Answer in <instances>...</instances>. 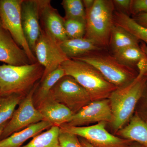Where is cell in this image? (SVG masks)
Returning <instances> with one entry per match:
<instances>
[{"label": "cell", "mask_w": 147, "mask_h": 147, "mask_svg": "<svg viewBox=\"0 0 147 147\" xmlns=\"http://www.w3.org/2000/svg\"><path fill=\"white\" fill-rule=\"evenodd\" d=\"M49 95L74 114L92 101L88 92L73 77L66 75L59 80Z\"/></svg>", "instance_id": "7"}, {"label": "cell", "mask_w": 147, "mask_h": 147, "mask_svg": "<svg viewBox=\"0 0 147 147\" xmlns=\"http://www.w3.org/2000/svg\"><path fill=\"white\" fill-rule=\"evenodd\" d=\"M112 120L110 100L107 98L90 102L74 114L67 124L71 126H82L100 122L111 123Z\"/></svg>", "instance_id": "11"}, {"label": "cell", "mask_w": 147, "mask_h": 147, "mask_svg": "<svg viewBox=\"0 0 147 147\" xmlns=\"http://www.w3.org/2000/svg\"><path fill=\"white\" fill-rule=\"evenodd\" d=\"M147 76H137L131 83L117 88L109 99L112 113L111 123L117 132L131 119L136 105L144 91Z\"/></svg>", "instance_id": "1"}, {"label": "cell", "mask_w": 147, "mask_h": 147, "mask_svg": "<svg viewBox=\"0 0 147 147\" xmlns=\"http://www.w3.org/2000/svg\"><path fill=\"white\" fill-rule=\"evenodd\" d=\"M34 54L37 61L44 69L40 82L69 59L61 48L59 42L42 30L35 47Z\"/></svg>", "instance_id": "10"}, {"label": "cell", "mask_w": 147, "mask_h": 147, "mask_svg": "<svg viewBox=\"0 0 147 147\" xmlns=\"http://www.w3.org/2000/svg\"><path fill=\"white\" fill-rule=\"evenodd\" d=\"M0 62L15 66L32 63L25 50L3 28L0 30Z\"/></svg>", "instance_id": "14"}, {"label": "cell", "mask_w": 147, "mask_h": 147, "mask_svg": "<svg viewBox=\"0 0 147 147\" xmlns=\"http://www.w3.org/2000/svg\"><path fill=\"white\" fill-rule=\"evenodd\" d=\"M25 96L18 94L0 95V125L10 119L16 107Z\"/></svg>", "instance_id": "23"}, {"label": "cell", "mask_w": 147, "mask_h": 147, "mask_svg": "<svg viewBox=\"0 0 147 147\" xmlns=\"http://www.w3.org/2000/svg\"><path fill=\"white\" fill-rule=\"evenodd\" d=\"M139 70V74L137 76L141 77L147 75V56L145 55L144 57L142 58L138 62L137 65Z\"/></svg>", "instance_id": "30"}, {"label": "cell", "mask_w": 147, "mask_h": 147, "mask_svg": "<svg viewBox=\"0 0 147 147\" xmlns=\"http://www.w3.org/2000/svg\"><path fill=\"white\" fill-rule=\"evenodd\" d=\"M3 28L2 24L1 21V19H0V30Z\"/></svg>", "instance_id": "36"}, {"label": "cell", "mask_w": 147, "mask_h": 147, "mask_svg": "<svg viewBox=\"0 0 147 147\" xmlns=\"http://www.w3.org/2000/svg\"><path fill=\"white\" fill-rule=\"evenodd\" d=\"M23 0H0V19L3 28L9 33L18 45L25 50L32 63L37 62L24 35L21 19Z\"/></svg>", "instance_id": "6"}, {"label": "cell", "mask_w": 147, "mask_h": 147, "mask_svg": "<svg viewBox=\"0 0 147 147\" xmlns=\"http://www.w3.org/2000/svg\"><path fill=\"white\" fill-rule=\"evenodd\" d=\"M65 75L63 68L60 66L39 82L34 94L33 99L35 106L36 105L37 107L40 102L45 100L49 95L55 84Z\"/></svg>", "instance_id": "19"}, {"label": "cell", "mask_w": 147, "mask_h": 147, "mask_svg": "<svg viewBox=\"0 0 147 147\" xmlns=\"http://www.w3.org/2000/svg\"><path fill=\"white\" fill-rule=\"evenodd\" d=\"M83 3L86 11H88L93 5L94 0H84Z\"/></svg>", "instance_id": "32"}, {"label": "cell", "mask_w": 147, "mask_h": 147, "mask_svg": "<svg viewBox=\"0 0 147 147\" xmlns=\"http://www.w3.org/2000/svg\"><path fill=\"white\" fill-rule=\"evenodd\" d=\"M86 21L75 19H65L64 27L68 39L84 37L86 32Z\"/></svg>", "instance_id": "26"}, {"label": "cell", "mask_w": 147, "mask_h": 147, "mask_svg": "<svg viewBox=\"0 0 147 147\" xmlns=\"http://www.w3.org/2000/svg\"><path fill=\"white\" fill-rule=\"evenodd\" d=\"M39 84V82L37 83L21 100L10 120L5 126L0 139H5L13 133L44 120L34 102V94Z\"/></svg>", "instance_id": "9"}, {"label": "cell", "mask_w": 147, "mask_h": 147, "mask_svg": "<svg viewBox=\"0 0 147 147\" xmlns=\"http://www.w3.org/2000/svg\"><path fill=\"white\" fill-rule=\"evenodd\" d=\"M132 18L140 26L147 28V13H139L132 16Z\"/></svg>", "instance_id": "31"}, {"label": "cell", "mask_w": 147, "mask_h": 147, "mask_svg": "<svg viewBox=\"0 0 147 147\" xmlns=\"http://www.w3.org/2000/svg\"><path fill=\"white\" fill-rule=\"evenodd\" d=\"M39 18L42 30L58 42L68 39L64 27V18L51 5L50 0H38Z\"/></svg>", "instance_id": "13"}, {"label": "cell", "mask_w": 147, "mask_h": 147, "mask_svg": "<svg viewBox=\"0 0 147 147\" xmlns=\"http://www.w3.org/2000/svg\"><path fill=\"white\" fill-rule=\"evenodd\" d=\"M65 11V19L86 21V14L82 0H63L61 3Z\"/></svg>", "instance_id": "25"}, {"label": "cell", "mask_w": 147, "mask_h": 147, "mask_svg": "<svg viewBox=\"0 0 147 147\" xmlns=\"http://www.w3.org/2000/svg\"><path fill=\"white\" fill-rule=\"evenodd\" d=\"M147 13V0H131L130 13L132 16Z\"/></svg>", "instance_id": "28"}, {"label": "cell", "mask_w": 147, "mask_h": 147, "mask_svg": "<svg viewBox=\"0 0 147 147\" xmlns=\"http://www.w3.org/2000/svg\"><path fill=\"white\" fill-rule=\"evenodd\" d=\"M115 10L129 16L131 0H112Z\"/></svg>", "instance_id": "29"}, {"label": "cell", "mask_w": 147, "mask_h": 147, "mask_svg": "<svg viewBox=\"0 0 147 147\" xmlns=\"http://www.w3.org/2000/svg\"><path fill=\"white\" fill-rule=\"evenodd\" d=\"M53 125L46 121H42L17 131L7 138L0 141V147H21L30 138L38 135L41 131L48 129Z\"/></svg>", "instance_id": "17"}, {"label": "cell", "mask_w": 147, "mask_h": 147, "mask_svg": "<svg viewBox=\"0 0 147 147\" xmlns=\"http://www.w3.org/2000/svg\"><path fill=\"white\" fill-rule=\"evenodd\" d=\"M141 49L143 52L144 53L145 55H146L147 56V46L144 43H142V45H141Z\"/></svg>", "instance_id": "34"}, {"label": "cell", "mask_w": 147, "mask_h": 147, "mask_svg": "<svg viewBox=\"0 0 147 147\" xmlns=\"http://www.w3.org/2000/svg\"><path fill=\"white\" fill-rule=\"evenodd\" d=\"M6 123H6L0 125V137H1V135L3 130L4 128L5 127V126Z\"/></svg>", "instance_id": "35"}, {"label": "cell", "mask_w": 147, "mask_h": 147, "mask_svg": "<svg viewBox=\"0 0 147 147\" xmlns=\"http://www.w3.org/2000/svg\"><path fill=\"white\" fill-rule=\"evenodd\" d=\"M59 142L61 147H84L76 135L61 129Z\"/></svg>", "instance_id": "27"}, {"label": "cell", "mask_w": 147, "mask_h": 147, "mask_svg": "<svg viewBox=\"0 0 147 147\" xmlns=\"http://www.w3.org/2000/svg\"><path fill=\"white\" fill-rule=\"evenodd\" d=\"M21 19L24 35L34 55L35 47L42 32L38 0H23L21 6Z\"/></svg>", "instance_id": "12"}, {"label": "cell", "mask_w": 147, "mask_h": 147, "mask_svg": "<svg viewBox=\"0 0 147 147\" xmlns=\"http://www.w3.org/2000/svg\"><path fill=\"white\" fill-rule=\"evenodd\" d=\"M60 132L59 127L53 125L21 147H61L59 142Z\"/></svg>", "instance_id": "22"}, {"label": "cell", "mask_w": 147, "mask_h": 147, "mask_svg": "<svg viewBox=\"0 0 147 147\" xmlns=\"http://www.w3.org/2000/svg\"><path fill=\"white\" fill-rule=\"evenodd\" d=\"M61 48L69 59L79 57L92 52L105 50L86 38L67 39L60 42Z\"/></svg>", "instance_id": "18"}, {"label": "cell", "mask_w": 147, "mask_h": 147, "mask_svg": "<svg viewBox=\"0 0 147 147\" xmlns=\"http://www.w3.org/2000/svg\"><path fill=\"white\" fill-rule=\"evenodd\" d=\"M36 108L43 116L44 120L59 127L68 123L74 115L66 106L56 101L49 95Z\"/></svg>", "instance_id": "15"}, {"label": "cell", "mask_w": 147, "mask_h": 147, "mask_svg": "<svg viewBox=\"0 0 147 147\" xmlns=\"http://www.w3.org/2000/svg\"><path fill=\"white\" fill-rule=\"evenodd\" d=\"M114 24L125 29L139 40L144 42L147 46V28L140 26L130 16L115 10Z\"/></svg>", "instance_id": "21"}, {"label": "cell", "mask_w": 147, "mask_h": 147, "mask_svg": "<svg viewBox=\"0 0 147 147\" xmlns=\"http://www.w3.org/2000/svg\"><path fill=\"white\" fill-rule=\"evenodd\" d=\"M61 66L65 75L73 77L88 92L92 101L109 98L117 88L108 82L96 69L86 63L68 59Z\"/></svg>", "instance_id": "2"}, {"label": "cell", "mask_w": 147, "mask_h": 147, "mask_svg": "<svg viewBox=\"0 0 147 147\" xmlns=\"http://www.w3.org/2000/svg\"><path fill=\"white\" fill-rule=\"evenodd\" d=\"M117 134L123 139L147 147V122L138 115L131 117L128 124L119 130Z\"/></svg>", "instance_id": "16"}, {"label": "cell", "mask_w": 147, "mask_h": 147, "mask_svg": "<svg viewBox=\"0 0 147 147\" xmlns=\"http://www.w3.org/2000/svg\"><path fill=\"white\" fill-rule=\"evenodd\" d=\"M139 41L125 29L115 25L110 35L109 47L114 53L130 46H139Z\"/></svg>", "instance_id": "20"}, {"label": "cell", "mask_w": 147, "mask_h": 147, "mask_svg": "<svg viewBox=\"0 0 147 147\" xmlns=\"http://www.w3.org/2000/svg\"><path fill=\"white\" fill-rule=\"evenodd\" d=\"M44 71L38 62L24 65H0V95H26L38 81H40Z\"/></svg>", "instance_id": "3"}, {"label": "cell", "mask_w": 147, "mask_h": 147, "mask_svg": "<svg viewBox=\"0 0 147 147\" xmlns=\"http://www.w3.org/2000/svg\"><path fill=\"white\" fill-rule=\"evenodd\" d=\"M73 59L89 64L97 69L108 82L117 88L132 82L135 76L134 68L124 65L105 50L92 52Z\"/></svg>", "instance_id": "5"}, {"label": "cell", "mask_w": 147, "mask_h": 147, "mask_svg": "<svg viewBox=\"0 0 147 147\" xmlns=\"http://www.w3.org/2000/svg\"><path fill=\"white\" fill-rule=\"evenodd\" d=\"M116 59L124 65L133 68L145 54L139 46H130L113 53Z\"/></svg>", "instance_id": "24"}, {"label": "cell", "mask_w": 147, "mask_h": 147, "mask_svg": "<svg viewBox=\"0 0 147 147\" xmlns=\"http://www.w3.org/2000/svg\"><path fill=\"white\" fill-rule=\"evenodd\" d=\"M115 7L112 0H94L93 5L86 12V32L84 37L106 50L109 47L113 27Z\"/></svg>", "instance_id": "4"}, {"label": "cell", "mask_w": 147, "mask_h": 147, "mask_svg": "<svg viewBox=\"0 0 147 147\" xmlns=\"http://www.w3.org/2000/svg\"><path fill=\"white\" fill-rule=\"evenodd\" d=\"M80 142H81V144H82V146L84 147H94L92 146L90 143L87 142L86 140H85L84 139H81L80 140ZM130 147H144L142 145L139 144H132Z\"/></svg>", "instance_id": "33"}, {"label": "cell", "mask_w": 147, "mask_h": 147, "mask_svg": "<svg viewBox=\"0 0 147 147\" xmlns=\"http://www.w3.org/2000/svg\"><path fill=\"white\" fill-rule=\"evenodd\" d=\"M107 123L100 122L89 126H71L67 124L60 127L61 130L82 137L94 147H130L132 142L110 134Z\"/></svg>", "instance_id": "8"}]
</instances>
